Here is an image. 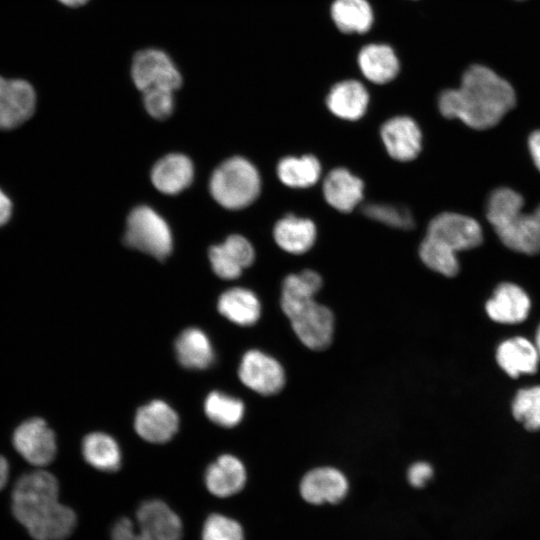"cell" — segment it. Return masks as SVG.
<instances>
[{
    "label": "cell",
    "instance_id": "6da1fadb",
    "mask_svg": "<svg viewBox=\"0 0 540 540\" xmlns=\"http://www.w3.org/2000/svg\"><path fill=\"white\" fill-rule=\"evenodd\" d=\"M513 87L490 68L470 66L457 89H447L438 98L440 113L448 119H459L476 130L497 125L515 106Z\"/></svg>",
    "mask_w": 540,
    "mask_h": 540
},
{
    "label": "cell",
    "instance_id": "7a4b0ae2",
    "mask_svg": "<svg viewBox=\"0 0 540 540\" xmlns=\"http://www.w3.org/2000/svg\"><path fill=\"white\" fill-rule=\"evenodd\" d=\"M58 496L57 478L42 469L25 473L15 482L12 514L33 539L64 540L73 532L76 515Z\"/></svg>",
    "mask_w": 540,
    "mask_h": 540
},
{
    "label": "cell",
    "instance_id": "3957f363",
    "mask_svg": "<svg viewBox=\"0 0 540 540\" xmlns=\"http://www.w3.org/2000/svg\"><path fill=\"white\" fill-rule=\"evenodd\" d=\"M321 276L312 270L288 275L282 284L280 305L298 339L312 350H324L332 341L334 315L315 301Z\"/></svg>",
    "mask_w": 540,
    "mask_h": 540
},
{
    "label": "cell",
    "instance_id": "277c9868",
    "mask_svg": "<svg viewBox=\"0 0 540 540\" xmlns=\"http://www.w3.org/2000/svg\"><path fill=\"white\" fill-rule=\"evenodd\" d=\"M210 192L222 207L238 210L249 206L260 193L261 181L255 166L243 157L225 160L213 172Z\"/></svg>",
    "mask_w": 540,
    "mask_h": 540
},
{
    "label": "cell",
    "instance_id": "5b68a950",
    "mask_svg": "<svg viewBox=\"0 0 540 540\" xmlns=\"http://www.w3.org/2000/svg\"><path fill=\"white\" fill-rule=\"evenodd\" d=\"M125 244L159 260L170 255L173 247L167 222L151 207L138 206L128 215Z\"/></svg>",
    "mask_w": 540,
    "mask_h": 540
},
{
    "label": "cell",
    "instance_id": "8992f818",
    "mask_svg": "<svg viewBox=\"0 0 540 540\" xmlns=\"http://www.w3.org/2000/svg\"><path fill=\"white\" fill-rule=\"evenodd\" d=\"M131 77L136 88L142 92L153 88L174 92L181 87L183 81L171 57L157 48H146L134 55Z\"/></svg>",
    "mask_w": 540,
    "mask_h": 540
},
{
    "label": "cell",
    "instance_id": "52a82bcc",
    "mask_svg": "<svg viewBox=\"0 0 540 540\" xmlns=\"http://www.w3.org/2000/svg\"><path fill=\"white\" fill-rule=\"evenodd\" d=\"M12 444L26 462L38 468L50 464L57 453L56 435L40 417L21 422L13 431Z\"/></svg>",
    "mask_w": 540,
    "mask_h": 540
},
{
    "label": "cell",
    "instance_id": "ba28073f",
    "mask_svg": "<svg viewBox=\"0 0 540 540\" xmlns=\"http://www.w3.org/2000/svg\"><path fill=\"white\" fill-rule=\"evenodd\" d=\"M36 103V91L28 80L0 74V130L25 123L34 114Z\"/></svg>",
    "mask_w": 540,
    "mask_h": 540
},
{
    "label": "cell",
    "instance_id": "9c48e42d",
    "mask_svg": "<svg viewBox=\"0 0 540 540\" xmlns=\"http://www.w3.org/2000/svg\"><path fill=\"white\" fill-rule=\"evenodd\" d=\"M427 236L442 242L456 253L475 248L483 242L479 222L454 212H443L435 216L428 225Z\"/></svg>",
    "mask_w": 540,
    "mask_h": 540
},
{
    "label": "cell",
    "instance_id": "30bf717a",
    "mask_svg": "<svg viewBox=\"0 0 540 540\" xmlns=\"http://www.w3.org/2000/svg\"><path fill=\"white\" fill-rule=\"evenodd\" d=\"M238 376L249 389L265 396L279 393L285 385L282 365L260 350H249L243 355Z\"/></svg>",
    "mask_w": 540,
    "mask_h": 540
},
{
    "label": "cell",
    "instance_id": "8fae6325",
    "mask_svg": "<svg viewBox=\"0 0 540 540\" xmlns=\"http://www.w3.org/2000/svg\"><path fill=\"white\" fill-rule=\"evenodd\" d=\"M349 492V481L337 468L322 466L309 470L299 484L301 498L308 504L320 506L342 502Z\"/></svg>",
    "mask_w": 540,
    "mask_h": 540
},
{
    "label": "cell",
    "instance_id": "7c38bea8",
    "mask_svg": "<svg viewBox=\"0 0 540 540\" xmlns=\"http://www.w3.org/2000/svg\"><path fill=\"white\" fill-rule=\"evenodd\" d=\"M134 427L137 434L145 441L165 443L177 432L179 417L166 402L153 400L138 409Z\"/></svg>",
    "mask_w": 540,
    "mask_h": 540
},
{
    "label": "cell",
    "instance_id": "4fadbf2b",
    "mask_svg": "<svg viewBox=\"0 0 540 540\" xmlns=\"http://www.w3.org/2000/svg\"><path fill=\"white\" fill-rule=\"evenodd\" d=\"M381 138L389 155L398 161L413 160L421 151V131L410 117L387 120L381 127Z\"/></svg>",
    "mask_w": 540,
    "mask_h": 540
},
{
    "label": "cell",
    "instance_id": "5bb4252c",
    "mask_svg": "<svg viewBox=\"0 0 540 540\" xmlns=\"http://www.w3.org/2000/svg\"><path fill=\"white\" fill-rule=\"evenodd\" d=\"M136 519L138 530L149 540H181L180 518L160 500L142 503L137 510Z\"/></svg>",
    "mask_w": 540,
    "mask_h": 540
},
{
    "label": "cell",
    "instance_id": "9a60e30c",
    "mask_svg": "<svg viewBox=\"0 0 540 540\" xmlns=\"http://www.w3.org/2000/svg\"><path fill=\"white\" fill-rule=\"evenodd\" d=\"M495 232L511 250L528 255L540 253V205L531 213L520 212Z\"/></svg>",
    "mask_w": 540,
    "mask_h": 540
},
{
    "label": "cell",
    "instance_id": "2e32d148",
    "mask_svg": "<svg viewBox=\"0 0 540 540\" xmlns=\"http://www.w3.org/2000/svg\"><path fill=\"white\" fill-rule=\"evenodd\" d=\"M530 306V299L521 287L505 282L497 286L485 308L493 321L515 324L526 319Z\"/></svg>",
    "mask_w": 540,
    "mask_h": 540
},
{
    "label": "cell",
    "instance_id": "e0dca14e",
    "mask_svg": "<svg viewBox=\"0 0 540 540\" xmlns=\"http://www.w3.org/2000/svg\"><path fill=\"white\" fill-rule=\"evenodd\" d=\"M246 479L244 464L230 454L218 457L205 473L206 487L217 497H229L238 493L244 488Z\"/></svg>",
    "mask_w": 540,
    "mask_h": 540
},
{
    "label": "cell",
    "instance_id": "ac0fdd59",
    "mask_svg": "<svg viewBox=\"0 0 540 540\" xmlns=\"http://www.w3.org/2000/svg\"><path fill=\"white\" fill-rule=\"evenodd\" d=\"M194 177L191 160L179 153L161 158L153 166L151 181L155 188L165 194H177L186 189Z\"/></svg>",
    "mask_w": 540,
    "mask_h": 540
},
{
    "label": "cell",
    "instance_id": "d6986e66",
    "mask_svg": "<svg viewBox=\"0 0 540 540\" xmlns=\"http://www.w3.org/2000/svg\"><path fill=\"white\" fill-rule=\"evenodd\" d=\"M364 184L345 168L330 171L323 183L326 201L340 212L352 211L363 198Z\"/></svg>",
    "mask_w": 540,
    "mask_h": 540
},
{
    "label": "cell",
    "instance_id": "ffe728a7",
    "mask_svg": "<svg viewBox=\"0 0 540 540\" xmlns=\"http://www.w3.org/2000/svg\"><path fill=\"white\" fill-rule=\"evenodd\" d=\"M369 95L362 83L344 80L335 84L327 95L326 105L337 117L345 120L361 118L367 109Z\"/></svg>",
    "mask_w": 540,
    "mask_h": 540
},
{
    "label": "cell",
    "instance_id": "44dd1931",
    "mask_svg": "<svg viewBox=\"0 0 540 540\" xmlns=\"http://www.w3.org/2000/svg\"><path fill=\"white\" fill-rule=\"evenodd\" d=\"M539 358L536 346L523 337L503 341L496 351L498 365L513 378L534 373Z\"/></svg>",
    "mask_w": 540,
    "mask_h": 540
},
{
    "label": "cell",
    "instance_id": "7402d4cb",
    "mask_svg": "<svg viewBox=\"0 0 540 540\" xmlns=\"http://www.w3.org/2000/svg\"><path fill=\"white\" fill-rule=\"evenodd\" d=\"M175 353L179 363L187 369L203 370L215 360L209 337L196 327L187 328L178 336Z\"/></svg>",
    "mask_w": 540,
    "mask_h": 540
},
{
    "label": "cell",
    "instance_id": "603a6c76",
    "mask_svg": "<svg viewBox=\"0 0 540 540\" xmlns=\"http://www.w3.org/2000/svg\"><path fill=\"white\" fill-rule=\"evenodd\" d=\"M362 74L371 82L385 84L399 72V61L393 49L385 44H369L358 54Z\"/></svg>",
    "mask_w": 540,
    "mask_h": 540
},
{
    "label": "cell",
    "instance_id": "cb8c5ba5",
    "mask_svg": "<svg viewBox=\"0 0 540 540\" xmlns=\"http://www.w3.org/2000/svg\"><path fill=\"white\" fill-rule=\"evenodd\" d=\"M273 235L277 245L286 252H307L316 240V227L306 218L286 215L274 226Z\"/></svg>",
    "mask_w": 540,
    "mask_h": 540
},
{
    "label": "cell",
    "instance_id": "d4e9b609",
    "mask_svg": "<svg viewBox=\"0 0 540 540\" xmlns=\"http://www.w3.org/2000/svg\"><path fill=\"white\" fill-rule=\"evenodd\" d=\"M218 311L231 322L240 326L255 324L261 315L258 297L249 289L234 287L219 297Z\"/></svg>",
    "mask_w": 540,
    "mask_h": 540
},
{
    "label": "cell",
    "instance_id": "484cf974",
    "mask_svg": "<svg viewBox=\"0 0 540 540\" xmlns=\"http://www.w3.org/2000/svg\"><path fill=\"white\" fill-rule=\"evenodd\" d=\"M331 17L336 27L346 34H364L373 24V11L367 0H334Z\"/></svg>",
    "mask_w": 540,
    "mask_h": 540
},
{
    "label": "cell",
    "instance_id": "4316f807",
    "mask_svg": "<svg viewBox=\"0 0 540 540\" xmlns=\"http://www.w3.org/2000/svg\"><path fill=\"white\" fill-rule=\"evenodd\" d=\"M82 454L85 461L104 472H114L121 465V451L117 442L108 434L93 432L82 441Z\"/></svg>",
    "mask_w": 540,
    "mask_h": 540
},
{
    "label": "cell",
    "instance_id": "83f0119b",
    "mask_svg": "<svg viewBox=\"0 0 540 540\" xmlns=\"http://www.w3.org/2000/svg\"><path fill=\"white\" fill-rule=\"evenodd\" d=\"M277 174L281 182L292 188H307L320 178L321 165L312 155L285 157L277 165Z\"/></svg>",
    "mask_w": 540,
    "mask_h": 540
},
{
    "label": "cell",
    "instance_id": "f1b7e54d",
    "mask_svg": "<svg viewBox=\"0 0 540 540\" xmlns=\"http://www.w3.org/2000/svg\"><path fill=\"white\" fill-rule=\"evenodd\" d=\"M206 416L215 424L230 428L238 425L245 413L244 403L219 391L208 394L204 402Z\"/></svg>",
    "mask_w": 540,
    "mask_h": 540
},
{
    "label": "cell",
    "instance_id": "f546056e",
    "mask_svg": "<svg viewBox=\"0 0 540 540\" xmlns=\"http://www.w3.org/2000/svg\"><path fill=\"white\" fill-rule=\"evenodd\" d=\"M523 206L524 199L518 192L501 187L490 194L486 217L495 230L522 212Z\"/></svg>",
    "mask_w": 540,
    "mask_h": 540
},
{
    "label": "cell",
    "instance_id": "4dcf8cb0",
    "mask_svg": "<svg viewBox=\"0 0 540 540\" xmlns=\"http://www.w3.org/2000/svg\"><path fill=\"white\" fill-rule=\"evenodd\" d=\"M423 263L444 276H455L459 271L457 253L442 242L426 235L419 247Z\"/></svg>",
    "mask_w": 540,
    "mask_h": 540
},
{
    "label": "cell",
    "instance_id": "1f68e13d",
    "mask_svg": "<svg viewBox=\"0 0 540 540\" xmlns=\"http://www.w3.org/2000/svg\"><path fill=\"white\" fill-rule=\"evenodd\" d=\"M512 413L527 430H539L540 386L519 390L512 403Z\"/></svg>",
    "mask_w": 540,
    "mask_h": 540
},
{
    "label": "cell",
    "instance_id": "d6a6232c",
    "mask_svg": "<svg viewBox=\"0 0 540 540\" xmlns=\"http://www.w3.org/2000/svg\"><path fill=\"white\" fill-rule=\"evenodd\" d=\"M362 211L368 218L397 229L409 230L415 224L411 211L402 205L370 203Z\"/></svg>",
    "mask_w": 540,
    "mask_h": 540
},
{
    "label": "cell",
    "instance_id": "836d02e7",
    "mask_svg": "<svg viewBox=\"0 0 540 540\" xmlns=\"http://www.w3.org/2000/svg\"><path fill=\"white\" fill-rule=\"evenodd\" d=\"M202 540H244V531L236 520L212 514L204 523Z\"/></svg>",
    "mask_w": 540,
    "mask_h": 540
},
{
    "label": "cell",
    "instance_id": "e575fe53",
    "mask_svg": "<svg viewBox=\"0 0 540 540\" xmlns=\"http://www.w3.org/2000/svg\"><path fill=\"white\" fill-rule=\"evenodd\" d=\"M143 104L153 118L166 119L174 110L173 92L160 88L147 90L143 92Z\"/></svg>",
    "mask_w": 540,
    "mask_h": 540
},
{
    "label": "cell",
    "instance_id": "d590c367",
    "mask_svg": "<svg viewBox=\"0 0 540 540\" xmlns=\"http://www.w3.org/2000/svg\"><path fill=\"white\" fill-rule=\"evenodd\" d=\"M209 260L214 273L225 280L236 279L243 271L222 244L214 245L209 249Z\"/></svg>",
    "mask_w": 540,
    "mask_h": 540
},
{
    "label": "cell",
    "instance_id": "8d00e7d4",
    "mask_svg": "<svg viewBox=\"0 0 540 540\" xmlns=\"http://www.w3.org/2000/svg\"><path fill=\"white\" fill-rule=\"evenodd\" d=\"M222 245L243 269L253 263L255 257L253 246L243 236L231 235Z\"/></svg>",
    "mask_w": 540,
    "mask_h": 540
},
{
    "label": "cell",
    "instance_id": "74e56055",
    "mask_svg": "<svg viewBox=\"0 0 540 540\" xmlns=\"http://www.w3.org/2000/svg\"><path fill=\"white\" fill-rule=\"evenodd\" d=\"M433 467L423 461L413 463L407 470V480L414 488H423L433 477Z\"/></svg>",
    "mask_w": 540,
    "mask_h": 540
},
{
    "label": "cell",
    "instance_id": "f35d334b",
    "mask_svg": "<svg viewBox=\"0 0 540 540\" xmlns=\"http://www.w3.org/2000/svg\"><path fill=\"white\" fill-rule=\"evenodd\" d=\"M112 540H149L128 518L119 519L113 526Z\"/></svg>",
    "mask_w": 540,
    "mask_h": 540
},
{
    "label": "cell",
    "instance_id": "ab89813d",
    "mask_svg": "<svg viewBox=\"0 0 540 540\" xmlns=\"http://www.w3.org/2000/svg\"><path fill=\"white\" fill-rule=\"evenodd\" d=\"M528 148L536 168L540 171V130L531 133L528 139Z\"/></svg>",
    "mask_w": 540,
    "mask_h": 540
},
{
    "label": "cell",
    "instance_id": "60d3db41",
    "mask_svg": "<svg viewBox=\"0 0 540 540\" xmlns=\"http://www.w3.org/2000/svg\"><path fill=\"white\" fill-rule=\"evenodd\" d=\"M12 214V202L0 189V227L6 224Z\"/></svg>",
    "mask_w": 540,
    "mask_h": 540
},
{
    "label": "cell",
    "instance_id": "b9f144b4",
    "mask_svg": "<svg viewBox=\"0 0 540 540\" xmlns=\"http://www.w3.org/2000/svg\"><path fill=\"white\" fill-rule=\"evenodd\" d=\"M10 474V466L7 459L0 455V491L6 486Z\"/></svg>",
    "mask_w": 540,
    "mask_h": 540
},
{
    "label": "cell",
    "instance_id": "7bdbcfd3",
    "mask_svg": "<svg viewBox=\"0 0 540 540\" xmlns=\"http://www.w3.org/2000/svg\"><path fill=\"white\" fill-rule=\"evenodd\" d=\"M63 6L69 7V8H78L86 3H88L90 0H56Z\"/></svg>",
    "mask_w": 540,
    "mask_h": 540
},
{
    "label": "cell",
    "instance_id": "ee69618b",
    "mask_svg": "<svg viewBox=\"0 0 540 540\" xmlns=\"http://www.w3.org/2000/svg\"><path fill=\"white\" fill-rule=\"evenodd\" d=\"M536 348H537V351H538V354H539V357H540V326L537 330V334H536Z\"/></svg>",
    "mask_w": 540,
    "mask_h": 540
}]
</instances>
